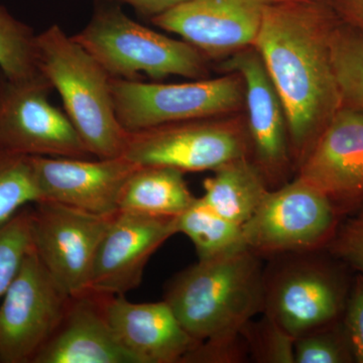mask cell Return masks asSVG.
<instances>
[{
    "instance_id": "cell-1",
    "label": "cell",
    "mask_w": 363,
    "mask_h": 363,
    "mask_svg": "<svg viewBox=\"0 0 363 363\" xmlns=\"http://www.w3.org/2000/svg\"><path fill=\"white\" fill-rule=\"evenodd\" d=\"M339 21L330 1L274 0L264 6L253 44L283 102L298 168L341 108L331 60Z\"/></svg>"
},
{
    "instance_id": "cell-2",
    "label": "cell",
    "mask_w": 363,
    "mask_h": 363,
    "mask_svg": "<svg viewBox=\"0 0 363 363\" xmlns=\"http://www.w3.org/2000/svg\"><path fill=\"white\" fill-rule=\"evenodd\" d=\"M262 257L250 248L199 260L169 281L164 301L198 342L235 335L264 310Z\"/></svg>"
},
{
    "instance_id": "cell-3",
    "label": "cell",
    "mask_w": 363,
    "mask_h": 363,
    "mask_svg": "<svg viewBox=\"0 0 363 363\" xmlns=\"http://www.w3.org/2000/svg\"><path fill=\"white\" fill-rule=\"evenodd\" d=\"M40 73L61 96L65 113L90 154L123 156L128 131L119 123L111 77L57 23L37 35Z\"/></svg>"
},
{
    "instance_id": "cell-4",
    "label": "cell",
    "mask_w": 363,
    "mask_h": 363,
    "mask_svg": "<svg viewBox=\"0 0 363 363\" xmlns=\"http://www.w3.org/2000/svg\"><path fill=\"white\" fill-rule=\"evenodd\" d=\"M267 259L262 314L294 339L342 320L353 281L350 267L326 248Z\"/></svg>"
},
{
    "instance_id": "cell-5",
    "label": "cell",
    "mask_w": 363,
    "mask_h": 363,
    "mask_svg": "<svg viewBox=\"0 0 363 363\" xmlns=\"http://www.w3.org/2000/svg\"><path fill=\"white\" fill-rule=\"evenodd\" d=\"M73 38L111 78L201 79L207 72L205 57L193 45L140 25L118 6H97Z\"/></svg>"
},
{
    "instance_id": "cell-6",
    "label": "cell",
    "mask_w": 363,
    "mask_h": 363,
    "mask_svg": "<svg viewBox=\"0 0 363 363\" xmlns=\"http://www.w3.org/2000/svg\"><path fill=\"white\" fill-rule=\"evenodd\" d=\"M343 216L324 193L296 177L271 189L242 230L247 247L262 257L325 250Z\"/></svg>"
},
{
    "instance_id": "cell-7",
    "label": "cell",
    "mask_w": 363,
    "mask_h": 363,
    "mask_svg": "<svg viewBox=\"0 0 363 363\" xmlns=\"http://www.w3.org/2000/svg\"><path fill=\"white\" fill-rule=\"evenodd\" d=\"M116 116L128 133L164 124L212 118L240 108L245 100L240 76L181 84L111 78Z\"/></svg>"
},
{
    "instance_id": "cell-8",
    "label": "cell",
    "mask_w": 363,
    "mask_h": 363,
    "mask_svg": "<svg viewBox=\"0 0 363 363\" xmlns=\"http://www.w3.org/2000/svg\"><path fill=\"white\" fill-rule=\"evenodd\" d=\"M70 301L32 245L0 305V363H33Z\"/></svg>"
},
{
    "instance_id": "cell-9",
    "label": "cell",
    "mask_w": 363,
    "mask_h": 363,
    "mask_svg": "<svg viewBox=\"0 0 363 363\" xmlns=\"http://www.w3.org/2000/svg\"><path fill=\"white\" fill-rule=\"evenodd\" d=\"M43 76L14 82L0 71V150L28 157L93 159L65 111L50 101Z\"/></svg>"
},
{
    "instance_id": "cell-10",
    "label": "cell",
    "mask_w": 363,
    "mask_h": 363,
    "mask_svg": "<svg viewBox=\"0 0 363 363\" xmlns=\"http://www.w3.org/2000/svg\"><path fill=\"white\" fill-rule=\"evenodd\" d=\"M113 215L89 213L52 201L32 204L33 250L71 298L90 292L98 247Z\"/></svg>"
},
{
    "instance_id": "cell-11",
    "label": "cell",
    "mask_w": 363,
    "mask_h": 363,
    "mask_svg": "<svg viewBox=\"0 0 363 363\" xmlns=\"http://www.w3.org/2000/svg\"><path fill=\"white\" fill-rule=\"evenodd\" d=\"M123 156L138 166L213 172L248 157V140L235 124L198 119L128 133Z\"/></svg>"
},
{
    "instance_id": "cell-12",
    "label": "cell",
    "mask_w": 363,
    "mask_h": 363,
    "mask_svg": "<svg viewBox=\"0 0 363 363\" xmlns=\"http://www.w3.org/2000/svg\"><path fill=\"white\" fill-rule=\"evenodd\" d=\"M222 69L238 74L245 86L248 111V157L264 176L269 189L288 183L291 167L288 123L283 102L264 61L253 45L234 52Z\"/></svg>"
},
{
    "instance_id": "cell-13",
    "label": "cell",
    "mask_w": 363,
    "mask_h": 363,
    "mask_svg": "<svg viewBox=\"0 0 363 363\" xmlns=\"http://www.w3.org/2000/svg\"><path fill=\"white\" fill-rule=\"evenodd\" d=\"M177 219L178 217L116 212L98 247L90 292L125 295L138 288L150 257L178 233Z\"/></svg>"
},
{
    "instance_id": "cell-14",
    "label": "cell",
    "mask_w": 363,
    "mask_h": 363,
    "mask_svg": "<svg viewBox=\"0 0 363 363\" xmlns=\"http://www.w3.org/2000/svg\"><path fill=\"white\" fill-rule=\"evenodd\" d=\"M298 178L324 193L339 213L363 202V112L341 107L298 168Z\"/></svg>"
},
{
    "instance_id": "cell-15",
    "label": "cell",
    "mask_w": 363,
    "mask_h": 363,
    "mask_svg": "<svg viewBox=\"0 0 363 363\" xmlns=\"http://www.w3.org/2000/svg\"><path fill=\"white\" fill-rule=\"evenodd\" d=\"M39 201H52L97 215H113L126 182L138 164L111 159L30 157ZM38 201V202H39Z\"/></svg>"
},
{
    "instance_id": "cell-16",
    "label": "cell",
    "mask_w": 363,
    "mask_h": 363,
    "mask_svg": "<svg viewBox=\"0 0 363 363\" xmlns=\"http://www.w3.org/2000/svg\"><path fill=\"white\" fill-rule=\"evenodd\" d=\"M269 0H184L152 23L180 35L203 56H224L255 44Z\"/></svg>"
},
{
    "instance_id": "cell-17",
    "label": "cell",
    "mask_w": 363,
    "mask_h": 363,
    "mask_svg": "<svg viewBox=\"0 0 363 363\" xmlns=\"http://www.w3.org/2000/svg\"><path fill=\"white\" fill-rule=\"evenodd\" d=\"M104 307L119 342L138 363H182L198 343L166 301L133 303L124 295H104Z\"/></svg>"
},
{
    "instance_id": "cell-18",
    "label": "cell",
    "mask_w": 363,
    "mask_h": 363,
    "mask_svg": "<svg viewBox=\"0 0 363 363\" xmlns=\"http://www.w3.org/2000/svg\"><path fill=\"white\" fill-rule=\"evenodd\" d=\"M33 363H138L107 320L104 295L71 298L65 316Z\"/></svg>"
},
{
    "instance_id": "cell-19",
    "label": "cell",
    "mask_w": 363,
    "mask_h": 363,
    "mask_svg": "<svg viewBox=\"0 0 363 363\" xmlns=\"http://www.w3.org/2000/svg\"><path fill=\"white\" fill-rule=\"evenodd\" d=\"M203 182L201 200L224 218L242 226L255 214L271 189L248 157L214 169Z\"/></svg>"
},
{
    "instance_id": "cell-20",
    "label": "cell",
    "mask_w": 363,
    "mask_h": 363,
    "mask_svg": "<svg viewBox=\"0 0 363 363\" xmlns=\"http://www.w3.org/2000/svg\"><path fill=\"white\" fill-rule=\"evenodd\" d=\"M195 199L183 172L169 167L140 166L124 186L118 211L178 217Z\"/></svg>"
},
{
    "instance_id": "cell-21",
    "label": "cell",
    "mask_w": 363,
    "mask_h": 363,
    "mask_svg": "<svg viewBox=\"0 0 363 363\" xmlns=\"http://www.w3.org/2000/svg\"><path fill=\"white\" fill-rule=\"evenodd\" d=\"M177 228L193 243L199 260L219 259L248 248L242 226L216 213L200 197L179 215Z\"/></svg>"
},
{
    "instance_id": "cell-22",
    "label": "cell",
    "mask_w": 363,
    "mask_h": 363,
    "mask_svg": "<svg viewBox=\"0 0 363 363\" xmlns=\"http://www.w3.org/2000/svg\"><path fill=\"white\" fill-rule=\"evenodd\" d=\"M331 60L341 107L363 112V32L340 20L332 33Z\"/></svg>"
},
{
    "instance_id": "cell-23",
    "label": "cell",
    "mask_w": 363,
    "mask_h": 363,
    "mask_svg": "<svg viewBox=\"0 0 363 363\" xmlns=\"http://www.w3.org/2000/svg\"><path fill=\"white\" fill-rule=\"evenodd\" d=\"M37 35L30 26L0 6V71L14 82L43 77L38 63Z\"/></svg>"
},
{
    "instance_id": "cell-24",
    "label": "cell",
    "mask_w": 363,
    "mask_h": 363,
    "mask_svg": "<svg viewBox=\"0 0 363 363\" xmlns=\"http://www.w3.org/2000/svg\"><path fill=\"white\" fill-rule=\"evenodd\" d=\"M39 200L30 157L0 150V223Z\"/></svg>"
},
{
    "instance_id": "cell-25",
    "label": "cell",
    "mask_w": 363,
    "mask_h": 363,
    "mask_svg": "<svg viewBox=\"0 0 363 363\" xmlns=\"http://www.w3.org/2000/svg\"><path fill=\"white\" fill-rule=\"evenodd\" d=\"M32 245V205H28L0 223V298L16 278Z\"/></svg>"
},
{
    "instance_id": "cell-26",
    "label": "cell",
    "mask_w": 363,
    "mask_h": 363,
    "mask_svg": "<svg viewBox=\"0 0 363 363\" xmlns=\"http://www.w3.org/2000/svg\"><path fill=\"white\" fill-rule=\"evenodd\" d=\"M241 335L250 362L295 363V339L266 315L250 320L241 329Z\"/></svg>"
},
{
    "instance_id": "cell-27",
    "label": "cell",
    "mask_w": 363,
    "mask_h": 363,
    "mask_svg": "<svg viewBox=\"0 0 363 363\" xmlns=\"http://www.w3.org/2000/svg\"><path fill=\"white\" fill-rule=\"evenodd\" d=\"M295 363H354L342 320L295 339Z\"/></svg>"
},
{
    "instance_id": "cell-28",
    "label": "cell",
    "mask_w": 363,
    "mask_h": 363,
    "mask_svg": "<svg viewBox=\"0 0 363 363\" xmlns=\"http://www.w3.org/2000/svg\"><path fill=\"white\" fill-rule=\"evenodd\" d=\"M250 362L247 343L240 333L200 341L189 351L182 363Z\"/></svg>"
},
{
    "instance_id": "cell-29",
    "label": "cell",
    "mask_w": 363,
    "mask_h": 363,
    "mask_svg": "<svg viewBox=\"0 0 363 363\" xmlns=\"http://www.w3.org/2000/svg\"><path fill=\"white\" fill-rule=\"evenodd\" d=\"M326 250L351 271L363 276V218L353 215L341 221Z\"/></svg>"
},
{
    "instance_id": "cell-30",
    "label": "cell",
    "mask_w": 363,
    "mask_h": 363,
    "mask_svg": "<svg viewBox=\"0 0 363 363\" xmlns=\"http://www.w3.org/2000/svg\"><path fill=\"white\" fill-rule=\"evenodd\" d=\"M342 321L351 346L355 363H363V276L353 277L352 286L344 312Z\"/></svg>"
},
{
    "instance_id": "cell-31",
    "label": "cell",
    "mask_w": 363,
    "mask_h": 363,
    "mask_svg": "<svg viewBox=\"0 0 363 363\" xmlns=\"http://www.w3.org/2000/svg\"><path fill=\"white\" fill-rule=\"evenodd\" d=\"M340 20L363 32V0H331Z\"/></svg>"
},
{
    "instance_id": "cell-32",
    "label": "cell",
    "mask_w": 363,
    "mask_h": 363,
    "mask_svg": "<svg viewBox=\"0 0 363 363\" xmlns=\"http://www.w3.org/2000/svg\"><path fill=\"white\" fill-rule=\"evenodd\" d=\"M105 1L121 2L128 4L142 16L155 18L184 0H105Z\"/></svg>"
},
{
    "instance_id": "cell-33",
    "label": "cell",
    "mask_w": 363,
    "mask_h": 363,
    "mask_svg": "<svg viewBox=\"0 0 363 363\" xmlns=\"http://www.w3.org/2000/svg\"><path fill=\"white\" fill-rule=\"evenodd\" d=\"M355 216L362 217L363 218V202L360 204L359 208H358L357 211L354 213Z\"/></svg>"
},
{
    "instance_id": "cell-34",
    "label": "cell",
    "mask_w": 363,
    "mask_h": 363,
    "mask_svg": "<svg viewBox=\"0 0 363 363\" xmlns=\"http://www.w3.org/2000/svg\"><path fill=\"white\" fill-rule=\"evenodd\" d=\"M269 1H274V0H269ZM323 1H331V0H323Z\"/></svg>"
}]
</instances>
